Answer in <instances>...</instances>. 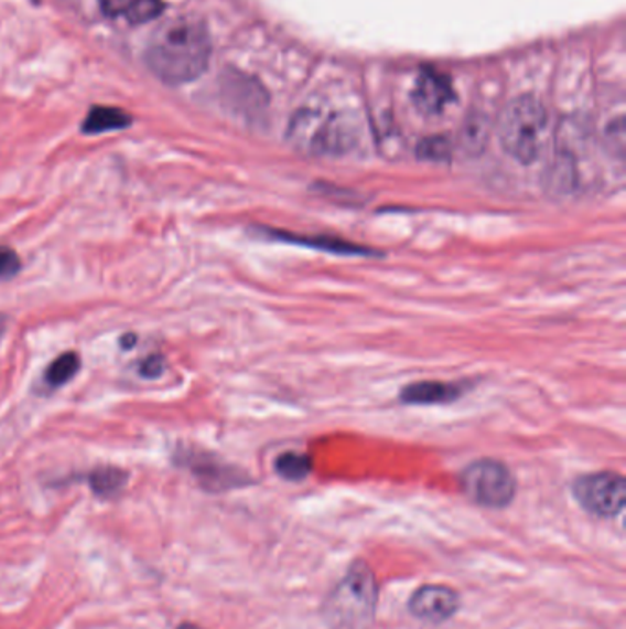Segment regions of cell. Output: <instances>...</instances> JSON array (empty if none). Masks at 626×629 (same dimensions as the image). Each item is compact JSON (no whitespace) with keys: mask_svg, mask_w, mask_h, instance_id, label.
I'll return each instance as SVG.
<instances>
[{"mask_svg":"<svg viewBox=\"0 0 626 629\" xmlns=\"http://www.w3.org/2000/svg\"><path fill=\"white\" fill-rule=\"evenodd\" d=\"M208 32L203 22L182 17L165 22L154 33L148 49V65L151 71L170 85L197 79L209 63Z\"/></svg>","mask_w":626,"mask_h":629,"instance_id":"cell-1","label":"cell"},{"mask_svg":"<svg viewBox=\"0 0 626 629\" xmlns=\"http://www.w3.org/2000/svg\"><path fill=\"white\" fill-rule=\"evenodd\" d=\"M377 601L379 587L374 571L364 559H355L325 598L322 617L330 629H369Z\"/></svg>","mask_w":626,"mask_h":629,"instance_id":"cell-2","label":"cell"},{"mask_svg":"<svg viewBox=\"0 0 626 629\" xmlns=\"http://www.w3.org/2000/svg\"><path fill=\"white\" fill-rule=\"evenodd\" d=\"M548 113L533 96L512 99L501 113L498 137L506 153L520 164H533L544 149Z\"/></svg>","mask_w":626,"mask_h":629,"instance_id":"cell-3","label":"cell"},{"mask_svg":"<svg viewBox=\"0 0 626 629\" xmlns=\"http://www.w3.org/2000/svg\"><path fill=\"white\" fill-rule=\"evenodd\" d=\"M346 116L333 110L305 109L291 124L292 142L316 154L344 153L357 140Z\"/></svg>","mask_w":626,"mask_h":629,"instance_id":"cell-4","label":"cell"},{"mask_svg":"<svg viewBox=\"0 0 626 629\" xmlns=\"http://www.w3.org/2000/svg\"><path fill=\"white\" fill-rule=\"evenodd\" d=\"M463 493L485 508H506L517 495V480L511 469L498 460H476L462 473Z\"/></svg>","mask_w":626,"mask_h":629,"instance_id":"cell-5","label":"cell"},{"mask_svg":"<svg viewBox=\"0 0 626 629\" xmlns=\"http://www.w3.org/2000/svg\"><path fill=\"white\" fill-rule=\"evenodd\" d=\"M573 497L579 507L595 518H617L625 508V479L612 471L584 475L573 482Z\"/></svg>","mask_w":626,"mask_h":629,"instance_id":"cell-6","label":"cell"},{"mask_svg":"<svg viewBox=\"0 0 626 629\" xmlns=\"http://www.w3.org/2000/svg\"><path fill=\"white\" fill-rule=\"evenodd\" d=\"M176 463L186 466L195 475L198 484L203 486L204 490L214 491V493L248 484L247 475L239 469L231 468L228 463L220 462L208 452H198L195 449L181 451V455L176 457Z\"/></svg>","mask_w":626,"mask_h":629,"instance_id":"cell-7","label":"cell"},{"mask_svg":"<svg viewBox=\"0 0 626 629\" xmlns=\"http://www.w3.org/2000/svg\"><path fill=\"white\" fill-rule=\"evenodd\" d=\"M462 609V596L449 585H421L408 601V611L424 622L443 623Z\"/></svg>","mask_w":626,"mask_h":629,"instance_id":"cell-8","label":"cell"},{"mask_svg":"<svg viewBox=\"0 0 626 629\" xmlns=\"http://www.w3.org/2000/svg\"><path fill=\"white\" fill-rule=\"evenodd\" d=\"M454 99L452 85L445 76L438 72H421L413 87V102L424 115H440L446 105Z\"/></svg>","mask_w":626,"mask_h":629,"instance_id":"cell-9","label":"cell"},{"mask_svg":"<svg viewBox=\"0 0 626 629\" xmlns=\"http://www.w3.org/2000/svg\"><path fill=\"white\" fill-rule=\"evenodd\" d=\"M462 394L463 386L456 383L419 381L402 388L401 402L407 405H440V403L456 402Z\"/></svg>","mask_w":626,"mask_h":629,"instance_id":"cell-10","label":"cell"},{"mask_svg":"<svg viewBox=\"0 0 626 629\" xmlns=\"http://www.w3.org/2000/svg\"><path fill=\"white\" fill-rule=\"evenodd\" d=\"M105 13L131 22L151 21L162 11L160 0H99Z\"/></svg>","mask_w":626,"mask_h":629,"instance_id":"cell-11","label":"cell"},{"mask_svg":"<svg viewBox=\"0 0 626 629\" xmlns=\"http://www.w3.org/2000/svg\"><path fill=\"white\" fill-rule=\"evenodd\" d=\"M131 116L115 107H94L83 121V132L99 135V132L116 131L131 126Z\"/></svg>","mask_w":626,"mask_h":629,"instance_id":"cell-12","label":"cell"},{"mask_svg":"<svg viewBox=\"0 0 626 629\" xmlns=\"http://www.w3.org/2000/svg\"><path fill=\"white\" fill-rule=\"evenodd\" d=\"M270 237H278V239H287L291 243H300L305 247L320 248V250H327V253L335 254H375L369 248L360 247V245H353V243L344 242V239H333V237H298L289 232L269 231Z\"/></svg>","mask_w":626,"mask_h":629,"instance_id":"cell-13","label":"cell"},{"mask_svg":"<svg viewBox=\"0 0 626 629\" xmlns=\"http://www.w3.org/2000/svg\"><path fill=\"white\" fill-rule=\"evenodd\" d=\"M127 479H129V475L123 469L115 468V466H101L88 475V484L96 495L110 499L126 488Z\"/></svg>","mask_w":626,"mask_h":629,"instance_id":"cell-14","label":"cell"},{"mask_svg":"<svg viewBox=\"0 0 626 629\" xmlns=\"http://www.w3.org/2000/svg\"><path fill=\"white\" fill-rule=\"evenodd\" d=\"M79 366H82V359L77 353H61L60 358H55V361H52V364L46 369L44 380L52 388L66 385L79 372Z\"/></svg>","mask_w":626,"mask_h":629,"instance_id":"cell-15","label":"cell"},{"mask_svg":"<svg viewBox=\"0 0 626 629\" xmlns=\"http://www.w3.org/2000/svg\"><path fill=\"white\" fill-rule=\"evenodd\" d=\"M276 473L280 475L281 479L291 480V482H300V480L307 479V475L313 469L311 458L302 452H283L278 457L274 463Z\"/></svg>","mask_w":626,"mask_h":629,"instance_id":"cell-16","label":"cell"},{"mask_svg":"<svg viewBox=\"0 0 626 629\" xmlns=\"http://www.w3.org/2000/svg\"><path fill=\"white\" fill-rule=\"evenodd\" d=\"M418 153L421 159L441 162V160L449 159L451 148H449V142H446L445 138L432 137L429 140H424L423 143H419Z\"/></svg>","mask_w":626,"mask_h":629,"instance_id":"cell-17","label":"cell"},{"mask_svg":"<svg viewBox=\"0 0 626 629\" xmlns=\"http://www.w3.org/2000/svg\"><path fill=\"white\" fill-rule=\"evenodd\" d=\"M21 270V258L19 254L10 247H0V281L10 280L19 275Z\"/></svg>","mask_w":626,"mask_h":629,"instance_id":"cell-18","label":"cell"},{"mask_svg":"<svg viewBox=\"0 0 626 629\" xmlns=\"http://www.w3.org/2000/svg\"><path fill=\"white\" fill-rule=\"evenodd\" d=\"M164 358L159 355V353H154V355H149V358L143 359L140 366H138V372L142 377H149V380H156L160 377V374L164 372Z\"/></svg>","mask_w":626,"mask_h":629,"instance_id":"cell-19","label":"cell"},{"mask_svg":"<svg viewBox=\"0 0 626 629\" xmlns=\"http://www.w3.org/2000/svg\"><path fill=\"white\" fill-rule=\"evenodd\" d=\"M132 342H137V337L132 335V333H129V335H126L123 339H121V344H123V348H127V350H129V348H132Z\"/></svg>","mask_w":626,"mask_h":629,"instance_id":"cell-20","label":"cell"},{"mask_svg":"<svg viewBox=\"0 0 626 629\" xmlns=\"http://www.w3.org/2000/svg\"><path fill=\"white\" fill-rule=\"evenodd\" d=\"M6 326H8V320H6L4 314H0V339L6 333Z\"/></svg>","mask_w":626,"mask_h":629,"instance_id":"cell-21","label":"cell"},{"mask_svg":"<svg viewBox=\"0 0 626 629\" xmlns=\"http://www.w3.org/2000/svg\"><path fill=\"white\" fill-rule=\"evenodd\" d=\"M176 629H203V628H201V626H197V623L184 622L181 623V626H179V628Z\"/></svg>","mask_w":626,"mask_h":629,"instance_id":"cell-22","label":"cell"}]
</instances>
